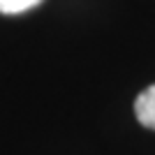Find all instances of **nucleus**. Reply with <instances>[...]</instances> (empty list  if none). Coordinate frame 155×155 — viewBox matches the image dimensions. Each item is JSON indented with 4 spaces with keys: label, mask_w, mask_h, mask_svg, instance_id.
Wrapping results in <instances>:
<instances>
[{
    "label": "nucleus",
    "mask_w": 155,
    "mask_h": 155,
    "mask_svg": "<svg viewBox=\"0 0 155 155\" xmlns=\"http://www.w3.org/2000/svg\"><path fill=\"white\" fill-rule=\"evenodd\" d=\"M42 0H0V14H21L37 7Z\"/></svg>",
    "instance_id": "nucleus-2"
},
{
    "label": "nucleus",
    "mask_w": 155,
    "mask_h": 155,
    "mask_svg": "<svg viewBox=\"0 0 155 155\" xmlns=\"http://www.w3.org/2000/svg\"><path fill=\"white\" fill-rule=\"evenodd\" d=\"M134 114L137 120L148 130H155V84L148 86L143 93H139L134 102Z\"/></svg>",
    "instance_id": "nucleus-1"
}]
</instances>
